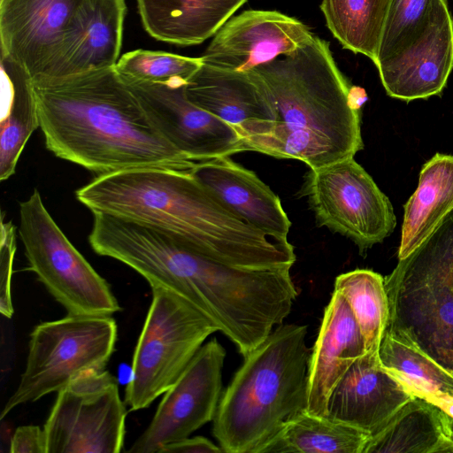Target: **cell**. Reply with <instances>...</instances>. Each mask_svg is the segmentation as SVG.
Instances as JSON below:
<instances>
[{"label":"cell","instance_id":"1","mask_svg":"<svg viewBox=\"0 0 453 453\" xmlns=\"http://www.w3.org/2000/svg\"><path fill=\"white\" fill-rule=\"evenodd\" d=\"M34 82L40 128L56 157L97 175L189 173L196 165L161 134L115 66Z\"/></svg>","mask_w":453,"mask_h":453},{"label":"cell","instance_id":"2","mask_svg":"<svg viewBox=\"0 0 453 453\" xmlns=\"http://www.w3.org/2000/svg\"><path fill=\"white\" fill-rule=\"evenodd\" d=\"M91 212L158 227L217 262L252 270L289 269L288 239L271 236L237 217L189 173L145 168L98 175L76 191Z\"/></svg>","mask_w":453,"mask_h":453},{"label":"cell","instance_id":"3","mask_svg":"<svg viewBox=\"0 0 453 453\" xmlns=\"http://www.w3.org/2000/svg\"><path fill=\"white\" fill-rule=\"evenodd\" d=\"M277 111L242 141L243 151L296 159L310 169L354 157L364 148L358 109L329 43L318 36L295 52L254 68Z\"/></svg>","mask_w":453,"mask_h":453},{"label":"cell","instance_id":"4","mask_svg":"<svg viewBox=\"0 0 453 453\" xmlns=\"http://www.w3.org/2000/svg\"><path fill=\"white\" fill-rule=\"evenodd\" d=\"M306 326L281 324L244 356L213 418V434L223 452L257 453L306 410Z\"/></svg>","mask_w":453,"mask_h":453},{"label":"cell","instance_id":"5","mask_svg":"<svg viewBox=\"0 0 453 453\" xmlns=\"http://www.w3.org/2000/svg\"><path fill=\"white\" fill-rule=\"evenodd\" d=\"M385 331L453 374V211L384 278Z\"/></svg>","mask_w":453,"mask_h":453},{"label":"cell","instance_id":"6","mask_svg":"<svg viewBox=\"0 0 453 453\" xmlns=\"http://www.w3.org/2000/svg\"><path fill=\"white\" fill-rule=\"evenodd\" d=\"M387 94L410 102L441 93L453 69L446 0H391L374 61Z\"/></svg>","mask_w":453,"mask_h":453},{"label":"cell","instance_id":"7","mask_svg":"<svg viewBox=\"0 0 453 453\" xmlns=\"http://www.w3.org/2000/svg\"><path fill=\"white\" fill-rule=\"evenodd\" d=\"M152 299L132 358L124 402L149 407L177 380L203 342L219 331L203 311L178 294L151 288Z\"/></svg>","mask_w":453,"mask_h":453},{"label":"cell","instance_id":"8","mask_svg":"<svg viewBox=\"0 0 453 453\" xmlns=\"http://www.w3.org/2000/svg\"><path fill=\"white\" fill-rule=\"evenodd\" d=\"M116 341L111 316L67 314L36 325L29 336L24 372L0 418L20 404L58 392L86 371L104 370Z\"/></svg>","mask_w":453,"mask_h":453},{"label":"cell","instance_id":"9","mask_svg":"<svg viewBox=\"0 0 453 453\" xmlns=\"http://www.w3.org/2000/svg\"><path fill=\"white\" fill-rule=\"evenodd\" d=\"M19 215L28 269L67 314L112 316L121 310L107 281L67 239L36 188L19 203Z\"/></svg>","mask_w":453,"mask_h":453},{"label":"cell","instance_id":"10","mask_svg":"<svg viewBox=\"0 0 453 453\" xmlns=\"http://www.w3.org/2000/svg\"><path fill=\"white\" fill-rule=\"evenodd\" d=\"M302 194L318 225L350 239L362 255L395 227L391 202L354 157L310 169Z\"/></svg>","mask_w":453,"mask_h":453},{"label":"cell","instance_id":"11","mask_svg":"<svg viewBox=\"0 0 453 453\" xmlns=\"http://www.w3.org/2000/svg\"><path fill=\"white\" fill-rule=\"evenodd\" d=\"M57 393L43 426L47 453L122 450L127 411L114 376L88 370Z\"/></svg>","mask_w":453,"mask_h":453},{"label":"cell","instance_id":"12","mask_svg":"<svg viewBox=\"0 0 453 453\" xmlns=\"http://www.w3.org/2000/svg\"><path fill=\"white\" fill-rule=\"evenodd\" d=\"M226 350L211 339L203 344L162 397L144 432L127 450L158 453L213 420L221 397Z\"/></svg>","mask_w":453,"mask_h":453},{"label":"cell","instance_id":"13","mask_svg":"<svg viewBox=\"0 0 453 453\" xmlns=\"http://www.w3.org/2000/svg\"><path fill=\"white\" fill-rule=\"evenodd\" d=\"M123 81L161 134L187 158L200 162L243 151L232 126L187 97V81Z\"/></svg>","mask_w":453,"mask_h":453},{"label":"cell","instance_id":"14","mask_svg":"<svg viewBox=\"0 0 453 453\" xmlns=\"http://www.w3.org/2000/svg\"><path fill=\"white\" fill-rule=\"evenodd\" d=\"M314 36L296 18L277 11L247 10L216 32L201 58L219 69L248 72L295 52Z\"/></svg>","mask_w":453,"mask_h":453},{"label":"cell","instance_id":"15","mask_svg":"<svg viewBox=\"0 0 453 453\" xmlns=\"http://www.w3.org/2000/svg\"><path fill=\"white\" fill-rule=\"evenodd\" d=\"M127 11L126 0H81L54 57L34 81L114 67L122 47Z\"/></svg>","mask_w":453,"mask_h":453},{"label":"cell","instance_id":"16","mask_svg":"<svg viewBox=\"0 0 453 453\" xmlns=\"http://www.w3.org/2000/svg\"><path fill=\"white\" fill-rule=\"evenodd\" d=\"M378 350L366 351L350 365L327 402L328 418L358 428L370 437L415 396L381 364Z\"/></svg>","mask_w":453,"mask_h":453},{"label":"cell","instance_id":"17","mask_svg":"<svg viewBox=\"0 0 453 453\" xmlns=\"http://www.w3.org/2000/svg\"><path fill=\"white\" fill-rule=\"evenodd\" d=\"M81 0H0L1 54L40 77Z\"/></svg>","mask_w":453,"mask_h":453},{"label":"cell","instance_id":"18","mask_svg":"<svg viewBox=\"0 0 453 453\" xmlns=\"http://www.w3.org/2000/svg\"><path fill=\"white\" fill-rule=\"evenodd\" d=\"M187 97L232 126L241 139L257 125L277 120V111L255 70L234 72L206 64L186 83Z\"/></svg>","mask_w":453,"mask_h":453},{"label":"cell","instance_id":"19","mask_svg":"<svg viewBox=\"0 0 453 453\" xmlns=\"http://www.w3.org/2000/svg\"><path fill=\"white\" fill-rule=\"evenodd\" d=\"M366 352L365 340L346 301L334 291L310 356L306 411L326 417L329 396L350 365Z\"/></svg>","mask_w":453,"mask_h":453},{"label":"cell","instance_id":"20","mask_svg":"<svg viewBox=\"0 0 453 453\" xmlns=\"http://www.w3.org/2000/svg\"><path fill=\"white\" fill-rule=\"evenodd\" d=\"M189 173L237 217L271 236L288 239L291 221L280 197L253 171L221 157L196 162Z\"/></svg>","mask_w":453,"mask_h":453},{"label":"cell","instance_id":"21","mask_svg":"<svg viewBox=\"0 0 453 453\" xmlns=\"http://www.w3.org/2000/svg\"><path fill=\"white\" fill-rule=\"evenodd\" d=\"M247 0H136L144 30L178 46L197 45L213 36Z\"/></svg>","mask_w":453,"mask_h":453},{"label":"cell","instance_id":"22","mask_svg":"<svg viewBox=\"0 0 453 453\" xmlns=\"http://www.w3.org/2000/svg\"><path fill=\"white\" fill-rule=\"evenodd\" d=\"M453 211V155L436 153L419 173L403 206L398 259L419 247Z\"/></svg>","mask_w":453,"mask_h":453},{"label":"cell","instance_id":"23","mask_svg":"<svg viewBox=\"0 0 453 453\" xmlns=\"http://www.w3.org/2000/svg\"><path fill=\"white\" fill-rule=\"evenodd\" d=\"M0 180H8L27 142L40 127L35 86L18 62L1 54Z\"/></svg>","mask_w":453,"mask_h":453},{"label":"cell","instance_id":"24","mask_svg":"<svg viewBox=\"0 0 453 453\" xmlns=\"http://www.w3.org/2000/svg\"><path fill=\"white\" fill-rule=\"evenodd\" d=\"M453 453L443 411L434 403L414 396L378 434L363 453Z\"/></svg>","mask_w":453,"mask_h":453},{"label":"cell","instance_id":"25","mask_svg":"<svg viewBox=\"0 0 453 453\" xmlns=\"http://www.w3.org/2000/svg\"><path fill=\"white\" fill-rule=\"evenodd\" d=\"M369 438L352 426L303 411L257 453H363Z\"/></svg>","mask_w":453,"mask_h":453},{"label":"cell","instance_id":"26","mask_svg":"<svg viewBox=\"0 0 453 453\" xmlns=\"http://www.w3.org/2000/svg\"><path fill=\"white\" fill-rule=\"evenodd\" d=\"M391 0H322L326 26L345 50L373 63Z\"/></svg>","mask_w":453,"mask_h":453},{"label":"cell","instance_id":"27","mask_svg":"<svg viewBox=\"0 0 453 453\" xmlns=\"http://www.w3.org/2000/svg\"><path fill=\"white\" fill-rule=\"evenodd\" d=\"M378 353L381 364L415 396L453 401V374L420 349L384 331Z\"/></svg>","mask_w":453,"mask_h":453},{"label":"cell","instance_id":"28","mask_svg":"<svg viewBox=\"0 0 453 453\" xmlns=\"http://www.w3.org/2000/svg\"><path fill=\"white\" fill-rule=\"evenodd\" d=\"M349 304L362 332L365 350L379 349L388 319V302L384 278L368 269L338 275L334 290Z\"/></svg>","mask_w":453,"mask_h":453},{"label":"cell","instance_id":"29","mask_svg":"<svg viewBox=\"0 0 453 453\" xmlns=\"http://www.w3.org/2000/svg\"><path fill=\"white\" fill-rule=\"evenodd\" d=\"M202 65L201 57L139 49L120 56L115 70L126 81L165 83L188 81Z\"/></svg>","mask_w":453,"mask_h":453},{"label":"cell","instance_id":"30","mask_svg":"<svg viewBox=\"0 0 453 453\" xmlns=\"http://www.w3.org/2000/svg\"><path fill=\"white\" fill-rule=\"evenodd\" d=\"M16 231L11 221L1 220L0 244V311L10 319L14 310L12 301V276L16 252Z\"/></svg>","mask_w":453,"mask_h":453},{"label":"cell","instance_id":"31","mask_svg":"<svg viewBox=\"0 0 453 453\" xmlns=\"http://www.w3.org/2000/svg\"><path fill=\"white\" fill-rule=\"evenodd\" d=\"M11 453H47L43 428L27 425L16 428L10 443Z\"/></svg>","mask_w":453,"mask_h":453},{"label":"cell","instance_id":"32","mask_svg":"<svg viewBox=\"0 0 453 453\" xmlns=\"http://www.w3.org/2000/svg\"><path fill=\"white\" fill-rule=\"evenodd\" d=\"M221 448L203 436L185 438L165 445L158 453H219Z\"/></svg>","mask_w":453,"mask_h":453},{"label":"cell","instance_id":"33","mask_svg":"<svg viewBox=\"0 0 453 453\" xmlns=\"http://www.w3.org/2000/svg\"><path fill=\"white\" fill-rule=\"evenodd\" d=\"M434 403L444 412L448 437L453 445V401H439Z\"/></svg>","mask_w":453,"mask_h":453}]
</instances>
